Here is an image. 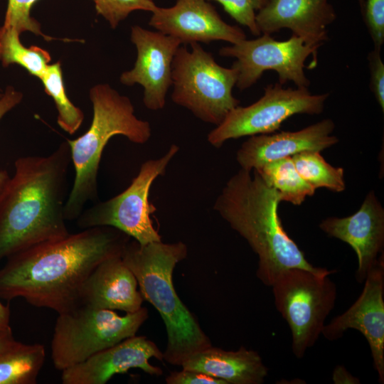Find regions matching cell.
I'll use <instances>...</instances> for the list:
<instances>
[{"label":"cell","mask_w":384,"mask_h":384,"mask_svg":"<svg viewBox=\"0 0 384 384\" xmlns=\"http://www.w3.org/2000/svg\"><path fill=\"white\" fill-rule=\"evenodd\" d=\"M178 151L179 146L172 144L160 158L142 163L137 175L124 191L85 208L76 220L77 225L81 229L112 227L142 245L161 241L150 217L156 208L149 201V191L155 179L164 176Z\"/></svg>","instance_id":"9c48e42d"},{"label":"cell","mask_w":384,"mask_h":384,"mask_svg":"<svg viewBox=\"0 0 384 384\" xmlns=\"http://www.w3.org/2000/svg\"><path fill=\"white\" fill-rule=\"evenodd\" d=\"M187 255V245L182 241L142 245L134 239L127 243L121 255L135 276L144 300L154 306L164 323L167 344L163 360L176 366H181L193 353L212 346L173 284L174 270Z\"/></svg>","instance_id":"277c9868"},{"label":"cell","mask_w":384,"mask_h":384,"mask_svg":"<svg viewBox=\"0 0 384 384\" xmlns=\"http://www.w3.org/2000/svg\"><path fill=\"white\" fill-rule=\"evenodd\" d=\"M149 24L181 44L223 41L232 44L246 39L243 30L225 22L208 0H177L171 7L157 6Z\"/></svg>","instance_id":"5bb4252c"},{"label":"cell","mask_w":384,"mask_h":384,"mask_svg":"<svg viewBox=\"0 0 384 384\" xmlns=\"http://www.w3.org/2000/svg\"><path fill=\"white\" fill-rule=\"evenodd\" d=\"M15 28L0 27V60L4 67L18 64L41 79L50 61L49 53L38 46L25 47Z\"/></svg>","instance_id":"603a6c76"},{"label":"cell","mask_w":384,"mask_h":384,"mask_svg":"<svg viewBox=\"0 0 384 384\" xmlns=\"http://www.w3.org/2000/svg\"><path fill=\"white\" fill-rule=\"evenodd\" d=\"M17 342L13 336L11 328L0 330V355L11 348Z\"/></svg>","instance_id":"836d02e7"},{"label":"cell","mask_w":384,"mask_h":384,"mask_svg":"<svg viewBox=\"0 0 384 384\" xmlns=\"http://www.w3.org/2000/svg\"><path fill=\"white\" fill-rule=\"evenodd\" d=\"M130 240L114 228L93 227L14 254L0 270V298L21 297L35 306L65 312L77 305L92 272L121 255Z\"/></svg>","instance_id":"6da1fadb"},{"label":"cell","mask_w":384,"mask_h":384,"mask_svg":"<svg viewBox=\"0 0 384 384\" xmlns=\"http://www.w3.org/2000/svg\"><path fill=\"white\" fill-rule=\"evenodd\" d=\"M10 310L8 306H6L0 301V330L10 329Z\"/></svg>","instance_id":"e575fe53"},{"label":"cell","mask_w":384,"mask_h":384,"mask_svg":"<svg viewBox=\"0 0 384 384\" xmlns=\"http://www.w3.org/2000/svg\"><path fill=\"white\" fill-rule=\"evenodd\" d=\"M254 170L278 192L281 201L299 206L315 193L316 189L299 174L291 156L267 162Z\"/></svg>","instance_id":"7402d4cb"},{"label":"cell","mask_w":384,"mask_h":384,"mask_svg":"<svg viewBox=\"0 0 384 384\" xmlns=\"http://www.w3.org/2000/svg\"><path fill=\"white\" fill-rule=\"evenodd\" d=\"M291 157L299 174L314 188H325L336 193L345 190L343 169L331 166L320 151H304Z\"/></svg>","instance_id":"cb8c5ba5"},{"label":"cell","mask_w":384,"mask_h":384,"mask_svg":"<svg viewBox=\"0 0 384 384\" xmlns=\"http://www.w3.org/2000/svg\"><path fill=\"white\" fill-rule=\"evenodd\" d=\"M165 380L167 384H227L223 380L203 373L184 368L171 372Z\"/></svg>","instance_id":"4dcf8cb0"},{"label":"cell","mask_w":384,"mask_h":384,"mask_svg":"<svg viewBox=\"0 0 384 384\" xmlns=\"http://www.w3.org/2000/svg\"><path fill=\"white\" fill-rule=\"evenodd\" d=\"M357 300L342 314L325 324L321 334L329 341L341 338L350 329L360 331L370 349L378 381L384 383V260L383 254L369 270Z\"/></svg>","instance_id":"4fadbf2b"},{"label":"cell","mask_w":384,"mask_h":384,"mask_svg":"<svg viewBox=\"0 0 384 384\" xmlns=\"http://www.w3.org/2000/svg\"><path fill=\"white\" fill-rule=\"evenodd\" d=\"M137 287L135 276L121 255L112 257L101 262L85 280L76 306L135 312L144 302Z\"/></svg>","instance_id":"d6986e66"},{"label":"cell","mask_w":384,"mask_h":384,"mask_svg":"<svg viewBox=\"0 0 384 384\" xmlns=\"http://www.w3.org/2000/svg\"><path fill=\"white\" fill-rule=\"evenodd\" d=\"M37 1L8 0L3 26L14 28L20 33L30 31L43 36L46 40L53 39L42 33L40 23L31 16V9Z\"/></svg>","instance_id":"4316f807"},{"label":"cell","mask_w":384,"mask_h":384,"mask_svg":"<svg viewBox=\"0 0 384 384\" xmlns=\"http://www.w3.org/2000/svg\"><path fill=\"white\" fill-rule=\"evenodd\" d=\"M329 95V92L312 94L308 87H284L279 82L270 84L255 102L232 110L208 133L207 140L213 147L220 148L231 139L274 132L294 114H321Z\"/></svg>","instance_id":"30bf717a"},{"label":"cell","mask_w":384,"mask_h":384,"mask_svg":"<svg viewBox=\"0 0 384 384\" xmlns=\"http://www.w3.org/2000/svg\"><path fill=\"white\" fill-rule=\"evenodd\" d=\"M361 12L373 48L381 50L384 43V0H365Z\"/></svg>","instance_id":"f1b7e54d"},{"label":"cell","mask_w":384,"mask_h":384,"mask_svg":"<svg viewBox=\"0 0 384 384\" xmlns=\"http://www.w3.org/2000/svg\"><path fill=\"white\" fill-rule=\"evenodd\" d=\"M98 14L115 28L120 21L136 10L153 12L157 6L153 0H92Z\"/></svg>","instance_id":"484cf974"},{"label":"cell","mask_w":384,"mask_h":384,"mask_svg":"<svg viewBox=\"0 0 384 384\" xmlns=\"http://www.w3.org/2000/svg\"><path fill=\"white\" fill-rule=\"evenodd\" d=\"M358 4H359V6H360L361 10L362 8H363L365 0H358Z\"/></svg>","instance_id":"d590c367"},{"label":"cell","mask_w":384,"mask_h":384,"mask_svg":"<svg viewBox=\"0 0 384 384\" xmlns=\"http://www.w3.org/2000/svg\"><path fill=\"white\" fill-rule=\"evenodd\" d=\"M177 49L172 63V101L201 121L218 126L240 105L233 95L238 74L219 65L200 43Z\"/></svg>","instance_id":"8992f818"},{"label":"cell","mask_w":384,"mask_h":384,"mask_svg":"<svg viewBox=\"0 0 384 384\" xmlns=\"http://www.w3.org/2000/svg\"><path fill=\"white\" fill-rule=\"evenodd\" d=\"M332 379L335 384H358L361 383L358 378L351 375L341 365H338L335 368Z\"/></svg>","instance_id":"d6a6232c"},{"label":"cell","mask_w":384,"mask_h":384,"mask_svg":"<svg viewBox=\"0 0 384 384\" xmlns=\"http://www.w3.org/2000/svg\"><path fill=\"white\" fill-rule=\"evenodd\" d=\"M148 317L147 309L142 306L124 316L82 305L58 314L51 341L53 366L63 371L135 336Z\"/></svg>","instance_id":"52a82bcc"},{"label":"cell","mask_w":384,"mask_h":384,"mask_svg":"<svg viewBox=\"0 0 384 384\" xmlns=\"http://www.w3.org/2000/svg\"><path fill=\"white\" fill-rule=\"evenodd\" d=\"M221 4L231 18L239 24L247 27L250 33L259 36L260 32L255 18L257 13L266 4L267 0H208Z\"/></svg>","instance_id":"83f0119b"},{"label":"cell","mask_w":384,"mask_h":384,"mask_svg":"<svg viewBox=\"0 0 384 384\" xmlns=\"http://www.w3.org/2000/svg\"><path fill=\"white\" fill-rule=\"evenodd\" d=\"M381 50L373 48L368 55L370 73V89L382 112H384V63Z\"/></svg>","instance_id":"f546056e"},{"label":"cell","mask_w":384,"mask_h":384,"mask_svg":"<svg viewBox=\"0 0 384 384\" xmlns=\"http://www.w3.org/2000/svg\"><path fill=\"white\" fill-rule=\"evenodd\" d=\"M23 95L13 87L9 86L0 97V120L11 110L18 105L22 100ZM10 178L8 173L0 170V193Z\"/></svg>","instance_id":"1f68e13d"},{"label":"cell","mask_w":384,"mask_h":384,"mask_svg":"<svg viewBox=\"0 0 384 384\" xmlns=\"http://www.w3.org/2000/svg\"><path fill=\"white\" fill-rule=\"evenodd\" d=\"M93 116L89 129L75 139H67L70 148L75 178L65 206L66 220H75L87 202L98 199L97 175L102 154L114 136L125 137L137 144L146 143L151 135L149 122L139 119L126 96L108 84H98L90 90Z\"/></svg>","instance_id":"5b68a950"},{"label":"cell","mask_w":384,"mask_h":384,"mask_svg":"<svg viewBox=\"0 0 384 384\" xmlns=\"http://www.w3.org/2000/svg\"><path fill=\"white\" fill-rule=\"evenodd\" d=\"M71 163L67 141L48 155L15 161L0 193V260L70 233L65 206Z\"/></svg>","instance_id":"7a4b0ae2"},{"label":"cell","mask_w":384,"mask_h":384,"mask_svg":"<svg viewBox=\"0 0 384 384\" xmlns=\"http://www.w3.org/2000/svg\"><path fill=\"white\" fill-rule=\"evenodd\" d=\"M46 351L40 343L18 341L0 355V384H36Z\"/></svg>","instance_id":"44dd1931"},{"label":"cell","mask_w":384,"mask_h":384,"mask_svg":"<svg viewBox=\"0 0 384 384\" xmlns=\"http://www.w3.org/2000/svg\"><path fill=\"white\" fill-rule=\"evenodd\" d=\"M335 124L327 118L296 132L250 136L236 154L241 169L252 171L263 164L304 151H321L338 142Z\"/></svg>","instance_id":"e0dca14e"},{"label":"cell","mask_w":384,"mask_h":384,"mask_svg":"<svg viewBox=\"0 0 384 384\" xmlns=\"http://www.w3.org/2000/svg\"><path fill=\"white\" fill-rule=\"evenodd\" d=\"M278 192L258 173L240 169L226 182L213 210L248 243L258 256L257 278L272 287L279 274L300 268L320 276L336 270L312 265L284 230L278 214Z\"/></svg>","instance_id":"3957f363"},{"label":"cell","mask_w":384,"mask_h":384,"mask_svg":"<svg viewBox=\"0 0 384 384\" xmlns=\"http://www.w3.org/2000/svg\"><path fill=\"white\" fill-rule=\"evenodd\" d=\"M336 19L329 0H267L255 18L261 34L288 28L306 43L319 48L328 41L327 27Z\"/></svg>","instance_id":"ac0fdd59"},{"label":"cell","mask_w":384,"mask_h":384,"mask_svg":"<svg viewBox=\"0 0 384 384\" xmlns=\"http://www.w3.org/2000/svg\"><path fill=\"white\" fill-rule=\"evenodd\" d=\"M262 34L255 39H244L220 48V56L235 59L231 66L238 74L235 86L240 90H246L265 71L273 70L278 75V82L283 85L291 81L296 87H309L310 80L304 70L305 61L311 56L309 68L316 67L319 48L306 43L293 34L282 41L275 40L270 34Z\"/></svg>","instance_id":"8fae6325"},{"label":"cell","mask_w":384,"mask_h":384,"mask_svg":"<svg viewBox=\"0 0 384 384\" xmlns=\"http://www.w3.org/2000/svg\"><path fill=\"white\" fill-rule=\"evenodd\" d=\"M130 38L137 56L134 68L122 73L120 82L129 86L142 85L144 106L153 111L161 110L172 85V63L181 43L174 37L138 25L132 27Z\"/></svg>","instance_id":"7c38bea8"},{"label":"cell","mask_w":384,"mask_h":384,"mask_svg":"<svg viewBox=\"0 0 384 384\" xmlns=\"http://www.w3.org/2000/svg\"><path fill=\"white\" fill-rule=\"evenodd\" d=\"M1 95H2V94H1V90H0V97H1Z\"/></svg>","instance_id":"8d00e7d4"},{"label":"cell","mask_w":384,"mask_h":384,"mask_svg":"<svg viewBox=\"0 0 384 384\" xmlns=\"http://www.w3.org/2000/svg\"><path fill=\"white\" fill-rule=\"evenodd\" d=\"M181 366L227 384H262L268 375V368L260 354L243 346L233 351L211 346L191 355Z\"/></svg>","instance_id":"ffe728a7"},{"label":"cell","mask_w":384,"mask_h":384,"mask_svg":"<svg viewBox=\"0 0 384 384\" xmlns=\"http://www.w3.org/2000/svg\"><path fill=\"white\" fill-rule=\"evenodd\" d=\"M319 226L329 236L346 242L355 251L358 258L356 277L363 282L384 246V208L374 191L368 192L355 213L345 218H327Z\"/></svg>","instance_id":"2e32d148"},{"label":"cell","mask_w":384,"mask_h":384,"mask_svg":"<svg viewBox=\"0 0 384 384\" xmlns=\"http://www.w3.org/2000/svg\"><path fill=\"white\" fill-rule=\"evenodd\" d=\"M152 358L162 361L163 352L146 336L135 335L63 370L61 380L63 384H105L114 375L131 368L160 376L162 369L149 363Z\"/></svg>","instance_id":"9a60e30c"},{"label":"cell","mask_w":384,"mask_h":384,"mask_svg":"<svg viewBox=\"0 0 384 384\" xmlns=\"http://www.w3.org/2000/svg\"><path fill=\"white\" fill-rule=\"evenodd\" d=\"M40 80L46 92L55 102L58 110V125L68 134H75L82 124L84 113L68 97L63 84L60 62L49 64Z\"/></svg>","instance_id":"d4e9b609"},{"label":"cell","mask_w":384,"mask_h":384,"mask_svg":"<svg viewBox=\"0 0 384 384\" xmlns=\"http://www.w3.org/2000/svg\"><path fill=\"white\" fill-rule=\"evenodd\" d=\"M277 310L292 334V350L299 359L312 347L334 308L337 289L329 276L300 268L281 272L272 285Z\"/></svg>","instance_id":"ba28073f"}]
</instances>
